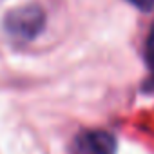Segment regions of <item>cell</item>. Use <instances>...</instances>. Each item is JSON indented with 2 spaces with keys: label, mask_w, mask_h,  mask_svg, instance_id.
Segmentation results:
<instances>
[{
  "label": "cell",
  "mask_w": 154,
  "mask_h": 154,
  "mask_svg": "<svg viewBox=\"0 0 154 154\" xmlns=\"http://www.w3.org/2000/svg\"><path fill=\"white\" fill-rule=\"evenodd\" d=\"M45 24V15L38 6L17 8L6 17V29L18 40H33L40 35Z\"/></svg>",
  "instance_id": "obj_1"
},
{
  "label": "cell",
  "mask_w": 154,
  "mask_h": 154,
  "mask_svg": "<svg viewBox=\"0 0 154 154\" xmlns=\"http://www.w3.org/2000/svg\"><path fill=\"white\" fill-rule=\"evenodd\" d=\"M116 141L105 131H82L72 140V154H114Z\"/></svg>",
  "instance_id": "obj_2"
},
{
  "label": "cell",
  "mask_w": 154,
  "mask_h": 154,
  "mask_svg": "<svg viewBox=\"0 0 154 154\" xmlns=\"http://www.w3.org/2000/svg\"><path fill=\"white\" fill-rule=\"evenodd\" d=\"M145 58H147V65H149V71H150V78H152V82H154V26L150 27L149 38H147Z\"/></svg>",
  "instance_id": "obj_3"
},
{
  "label": "cell",
  "mask_w": 154,
  "mask_h": 154,
  "mask_svg": "<svg viewBox=\"0 0 154 154\" xmlns=\"http://www.w3.org/2000/svg\"><path fill=\"white\" fill-rule=\"evenodd\" d=\"M129 2L141 11H150L154 8V0H129Z\"/></svg>",
  "instance_id": "obj_4"
}]
</instances>
